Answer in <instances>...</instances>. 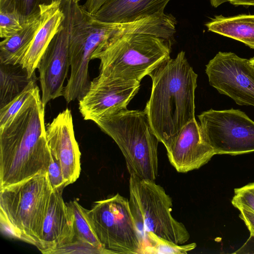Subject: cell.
Listing matches in <instances>:
<instances>
[{
    "instance_id": "cell-20",
    "label": "cell",
    "mask_w": 254,
    "mask_h": 254,
    "mask_svg": "<svg viewBox=\"0 0 254 254\" xmlns=\"http://www.w3.org/2000/svg\"><path fill=\"white\" fill-rule=\"evenodd\" d=\"M35 73L30 77L21 64H0V109L22 93L33 81Z\"/></svg>"
},
{
    "instance_id": "cell-19",
    "label": "cell",
    "mask_w": 254,
    "mask_h": 254,
    "mask_svg": "<svg viewBox=\"0 0 254 254\" xmlns=\"http://www.w3.org/2000/svg\"><path fill=\"white\" fill-rule=\"evenodd\" d=\"M205 26L210 32L239 41L254 49V14L215 16Z\"/></svg>"
},
{
    "instance_id": "cell-24",
    "label": "cell",
    "mask_w": 254,
    "mask_h": 254,
    "mask_svg": "<svg viewBox=\"0 0 254 254\" xmlns=\"http://www.w3.org/2000/svg\"><path fill=\"white\" fill-rule=\"evenodd\" d=\"M37 80L32 81L19 95L0 109V129L4 127L14 118L37 86Z\"/></svg>"
},
{
    "instance_id": "cell-11",
    "label": "cell",
    "mask_w": 254,
    "mask_h": 254,
    "mask_svg": "<svg viewBox=\"0 0 254 254\" xmlns=\"http://www.w3.org/2000/svg\"><path fill=\"white\" fill-rule=\"evenodd\" d=\"M140 82L112 79L99 75L90 82L78 100L79 110L85 120H98L123 110L138 92Z\"/></svg>"
},
{
    "instance_id": "cell-25",
    "label": "cell",
    "mask_w": 254,
    "mask_h": 254,
    "mask_svg": "<svg viewBox=\"0 0 254 254\" xmlns=\"http://www.w3.org/2000/svg\"><path fill=\"white\" fill-rule=\"evenodd\" d=\"M25 22L15 13L0 12V37L4 39L14 35L22 28Z\"/></svg>"
},
{
    "instance_id": "cell-29",
    "label": "cell",
    "mask_w": 254,
    "mask_h": 254,
    "mask_svg": "<svg viewBox=\"0 0 254 254\" xmlns=\"http://www.w3.org/2000/svg\"><path fill=\"white\" fill-rule=\"evenodd\" d=\"M108 0H86L83 5L84 9L91 14H94Z\"/></svg>"
},
{
    "instance_id": "cell-30",
    "label": "cell",
    "mask_w": 254,
    "mask_h": 254,
    "mask_svg": "<svg viewBox=\"0 0 254 254\" xmlns=\"http://www.w3.org/2000/svg\"><path fill=\"white\" fill-rule=\"evenodd\" d=\"M234 254H254V235H250L248 240Z\"/></svg>"
},
{
    "instance_id": "cell-14",
    "label": "cell",
    "mask_w": 254,
    "mask_h": 254,
    "mask_svg": "<svg viewBox=\"0 0 254 254\" xmlns=\"http://www.w3.org/2000/svg\"><path fill=\"white\" fill-rule=\"evenodd\" d=\"M166 149L170 164L182 173L198 169L215 155L195 119L186 124Z\"/></svg>"
},
{
    "instance_id": "cell-33",
    "label": "cell",
    "mask_w": 254,
    "mask_h": 254,
    "mask_svg": "<svg viewBox=\"0 0 254 254\" xmlns=\"http://www.w3.org/2000/svg\"><path fill=\"white\" fill-rule=\"evenodd\" d=\"M249 65L250 66L251 71L254 75V57L249 59Z\"/></svg>"
},
{
    "instance_id": "cell-7",
    "label": "cell",
    "mask_w": 254,
    "mask_h": 254,
    "mask_svg": "<svg viewBox=\"0 0 254 254\" xmlns=\"http://www.w3.org/2000/svg\"><path fill=\"white\" fill-rule=\"evenodd\" d=\"M130 209L143 239L148 233L178 245L190 238L185 225L172 215V198L155 181L130 175Z\"/></svg>"
},
{
    "instance_id": "cell-32",
    "label": "cell",
    "mask_w": 254,
    "mask_h": 254,
    "mask_svg": "<svg viewBox=\"0 0 254 254\" xmlns=\"http://www.w3.org/2000/svg\"><path fill=\"white\" fill-rule=\"evenodd\" d=\"M229 0H210V2L214 7H217L225 2L229 1Z\"/></svg>"
},
{
    "instance_id": "cell-26",
    "label": "cell",
    "mask_w": 254,
    "mask_h": 254,
    "mask_svg": "<svg viewBox=\"0 0 254 254\" xmlns=\"http://www.w3.org/2000/svg\"><path fill=\"white\" fill-rule=\"evenodd\" d=\"M234 193L232 203L235 207L247 208L254 212V183L235 189Z\"/></svg>"
},
{
    "instance_id": "cell-31",
    "label": "cell",
    "mask_w": 254,
    "mask_h": 254,
    "mask_svg": "<svg viewBox=\"0 0 254 254\" xmlns=\"http://www.w3.org/2000/svg\"><path fill=\"white\" fill-rule=\"evenodd\" d=\"M229 2L234 5H254V0H229Z\"/></svg>"
},
{
    "instance_id": "cell-6",
    "label": "cell",
    "mask_w": 254,
    "mask_h": 254,
    "mask_svg": "<svg viewBox=\"0 0 254 254\" xmlns=\"http://www.w3.org/2000/svg\"><path fill=\"white\" fill-rule=\"evenodd\" d=\"M95 123L118 145L130 175L155 181L158 171L159 141L144 110L126 109Z\"/></svg>"
},
{
    "instance_id": "cell-17",
    "label": "cell",
    "mask_w": 254,
    "mask_h": 254,
    "mask_svg": "<svg viewBox=\"0 0 254 254\" xmlns=\"http://www.w3.org/2000/svg\"><path fill=\"white\" fill-rule=\"evenodd\" d=\"M56 2L41 7V23L21 64L30 77L35 73L39 62L51 40L60 29L64 19L61 3Z\"/></svg>"
},
{
    "instance_id": "cell-10",
    "label": "cell",
    "mask_w": 254,
    "mask_h": 254,
    "mask_svg": "<svg viewBox=\"0 0 254 254\" xmlns=\"http://www.w3.org/2000/svg\"><path fill=\"white\" fill-rule=\"evenodd\" d=\"M210 85L241 106L254 107V75L249 59L219 52L206 65Z\"/></svg>"
},
{
    "instance_id": "cell-15",
    "label": "cell",
    "mask_w": 254,
    "mask_h": 254,
    "mask_svg": "<svg viewBox=\"0 0 254 254\" xmlns=\"http://www.w3.org/2000/svg\"><path fill=\"white\" fill-rule=\"evenodd\" d=\"M63 191L53 190L51 196L38 248L43 254H56L74 239L72 211L64 201Z\"/></svg>"
},
{
    "instance_id": "cell-21",
    "label": "cell",
    "mask_w": 254,
    "mask_h": 254,
    "mask_svg": "<svg viewBox=\"0 0 254 254\" xmlns=\"http://www.w3.org/2000/svg\"><path fill=\"white\" fill-rule=\"evenodd\" d=\"M67 204L73 215L74 240L88 244L100 251L102 254H109L103 249L94 232L87 217V209L76 200L71 201Z\"/></svg>"
},
{
    "instance_id": "cell-16",
    "label": "cell",
    "mask_w": 254,
    "mask_h": 254,
    "mask_svg": "<svg viewBox=\"0 0 254 254\" xmlns=\"http://www.w3.org/2000/svg\"><path fill=\"white\" fill-rule=\"evenodd\" d=\"M170 0H108L93 14L97 20L109 23H128L163 15Z\"/></svg>"
},
{
    "instance_id": "cell-13",
    "label": "cell",
    "mask_w": 254,
    "mask_h": 254,
    "mask_svg": "<svg viewBox=\"0 0 254 254\" xmlns=\"http://www.w3.org/2000/svg\"><path fill=\"white\" fill-rule=\"evenodd\" d=\"M46 136L51 155L59 163L67 186L80 173V152L76 140L71 111L66 108L47 126Z\"/></svg>"
},
{
    "instance_id": "cell-8",
    "label": "cell",
    "mask_w": 254,
    "mask_h": 254,
    "mask_svg": "<svg viewBox=\"0 0 254 254\" xmlns=\"http://www.w3.org/2000/svg\"><path fill=\"white\" fill-rule=\"evenodd\" d=\"M87 217L102 247L109 254H142L144 241L128 199L119 193L95 202Z\"/></svg>"
},
{
    "instance_id": "cell-27",
    "label": "cell",
    "mask_w": 254,
    "mask_h": 254,
    "mask_svg": "<svg viewBox=\"0 0 254 254\" xmlns=\"http://www.w3.org/2000/svg\"><path fill=\"white\" fill-rule=\"evenodd\" d=\"M48 175L53 190H63L67 186L59 162L51 155Z\"/></svg>"
},
{
    "instance_id": "cell-22",
    "label": "cell",
    "mask_w": 254,
    "mask_h": 254,
    "mask_svg": "<svg viewBox=\"0 0 254 254\" xmlns=\"http://www.w3.org/2000/svg\"><path fill=\"white\" fill-rule=\"evenodd\" d=\"M64 0H0V12L17 14L23 21L39 15L41 7Z\"/></svg>"
},
{
    "instance_id": "cell-18",
    "label": "cell",
    "mask_w": 254,
    "mask_h": 254,
    "mask_svg": "<svg viewBox=\"0 0 254 254\" xmlns=\"http://www.w3.org/2000/svg\"><path fill=\"white\" fill-rule=\"evenodd\" d=\"M41 20L40 14L31 18L24 23L20 31L0 42V64H21Z\"/></svg>"
},
{
    "instance_id": "cell-3",
    "label": "cell",
    "mask_w": 254,
    "mask_h": 254,
    "mask_svg": "<svg viewBox=\"0 0 254 254\" xmlns=\"http://www.w3.org/2000/svg\"><path fill=\"white\" fill-rule=\"evenodd\" d=\"M80 0H64L61 3L68 20L71 71L63 95L67 103L78 100L88 90L89 63L100 44L117 36L140 33L144 27L142 20L122 23L99 21L84 9Z\"/></svg>"
},
{
    "instance_id": "cell-28",
    "label": "cell",
    "mask_w": 254,
    "mask_h": 254,
    "mask_svg": "<svg viewBox=\"0 0 254 254\" xmlns=\"http://www.w3.org/2000/svg\"><path fill=\"white\" fill-rule=\"evenodd\" d=\"M239 217L244 222L250 232V235H254V212L245 208H239Z\"/></svg>"
},
{
    "instance_id": "cell-4",
    "label": "cell",
    "mask_w": 254,
    "mask_h": 254,
    "mask_svg": "<svg viewBox=\"0 0 254 254\" xmlns=\"http://www.w3.org/2000/svg\"><path fill=\"white\" fill-rule=\"evenodd\" d=\"M170 44L151 34L127 33L100 44L91 60H100L99 74L104 77L140 82L170 59Z\"/></svg>"
},
{
    "instance_id": "cell-2",
    "label": "cell",
    "mask_w": 254,
    "mask_h": 254,
    "mask_svg": "<svg viewBox=\"0 0 254 254\" xmlns=\"http://www.w3.org/2000/svg\"><path fill=\"white\" fill-rule=\"evenodd\" d=\"M150 97L144 111L159 142L167 147L182 128L195 119L197 75L181 51L150 75Z\"/></svg>"
},
{
    "instance_id": "cell-12",
    "label": "cell",
    "mask_w": 254,
    "mask_h": 254,
    "mask_svg": "<svg viewBox=\"0 0 254 254\" xmlns=\"http://www.w3.org/2000/svg\"><path fill=\"white\" fill-rule=\"evenodd\" d=\"M64 13L65 17L61 28L47 47L37 67L42 91L41 100L45 106L50 100L63 96L64 83L70 66L68 20Z\"/></svg>"
},
{
    "instance_id": "cell-23",
    "label": "cell",
    "mask_w": 254,
    "mask_h": 254,
    "mask_svg": "<svg viewBox=\"0 0 254 254\" xmlns=\"http://www.w3.org/2000/svg\"><path fill=\"white\" fill-rule=\"evenodd\" d=\"M143 241L142 254H187L196 247L194 243L178 245L151 232L143 237Z\"/></svg>"
},
{
    "instance_id": "cell-1",
    "label": "cell",
    "mask_w": 254,
    "mask_h": 254,
    "mask_svg": "<svg viewBox=\"0 0 254 254\" xmlns=\"http://www.w3.org/2000/svg\"><path fill=\"white\" fill-rule=\"evenodd\" d=\"M44 108L37 86L12 120L0 129V188L48 172L51 153Z\"/></svg>"
},
{
    "instance_id": "cell-9",
    "label": "cell",
    "mask_w": 254,
    "mask_h": 254,
    "mask_svg": "<svg viewBox=\"0 0 254 254\" xmlns=\"http://www.w3.org/2000/svg\"><path fill=\"white\" fill-rule=\"evenodd\" d=\"M198 118L202 136L215 155L254 152V121L244 112L211 109Z\"/></svg>"
},
{
    "instance_id": "cell-5",
    "label": "cell",
    "mask_w": 254,
    "mask_h": 254,
    "mask_svg": "<svg viewBox=\"0 0 254 254\" xmlns=\"http://www.w3.org/2000/svg\"><path fill=\"white\" fill-rule=\"evenodd\" d=\"M53 191L48 172L0 188L1 231L38 249Z\"/></svg>"
}]
</instances>
